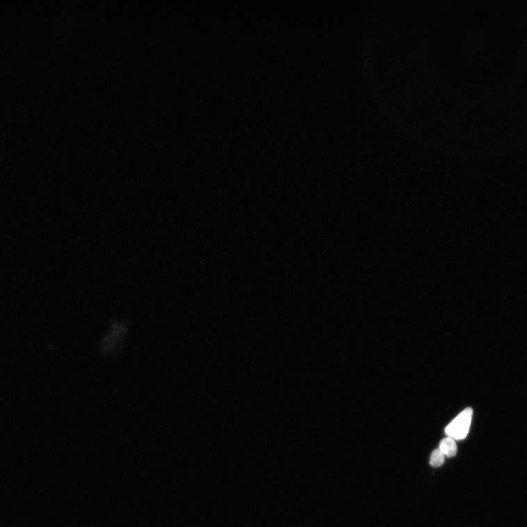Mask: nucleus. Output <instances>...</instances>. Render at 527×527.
<instances>
[{"mask_svg":"<svg viewBox=\"0 0 527 527\" xmlns=\"http://www.w3.org/2000/svg\"><path fill=\"white\" fill-rule=\"evenodd\" d=\"M445 462V455L438 449L435 450L430 457V464L434 467H439Z\"/></svg>","mask_w":527,"mask_h":527,"instance_id":"20e7f679","label":"nucleus"},{"mask_svg":"<svg viewBox=\"0 0 527 527\" xmlns=\"http://www.w3.org/2000/svg\"><path fill=\"white\" fill-rule=\"evenodd\" d=\"M439 450L444 455L449 457H453L457 453L456 444L451 437L443 439L439 444Z\"/></svg>","mask_w":527,"mask_h":527,"instance_id":"7ed1b4c3","label":"nucleus"},{"mask_svg":"<svg viewBox=\"0 0 527 527\" xmlns=\"http://www.w3.org/2000/svg\"><path fill=\"white\" fill-rule=\"evenodd\" d=\"M473 411L467 408L446 427V434L453 439H463L469 432Z\"/></svg>","mask_w":527,"mask_h":527,"instance_id":"f03ea898","label":"nucleus"},{"mask_svg":"<svg viewBox=\"0 0 527 527\" xmlns=\"http://www.w3.org/2000/svg\"><path fill=\"white\" fill-rule=\"evenodd\" d=\"M129 323L117 321L111 324L101 343V351L106 356L117 355L122 349L129 334Z\"/></svg>","mask_w":527,"mask_h":527,"instance_id":"f257e3e1","label":"nucleus"}]
</instances>
